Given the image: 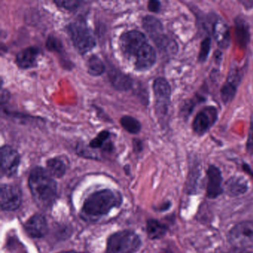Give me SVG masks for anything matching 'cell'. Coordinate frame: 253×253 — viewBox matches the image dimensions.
<instances>
[{
  "label": "cell",
  "instance_id": "6da1fadb",
  "mask_svg": "<svg viewBox=\"0 0 253 253\" xmlns=\"http://www.w3.org/2000/svg\"><path fill=\"white\" fill-rule=\"evenodd\" d=\"M29 184L32 196L39 207L44 209L51 207L57 197V183L47 170L41 167L33 169Z\"/></svg>",
  "mask_w": 253,
  "mask_h": 253
},
{
  "label": "cell",
  "instance_id": "7a4b0ae2",
  "mask_svg": "<svg viewBox=\"0 0 253 253\" xmlns=\"http://www.w3.org/2000/svg\"><path fill=\"white\" fill-rule=\"evenodd\" d=\"M121 203V194L110 189H103L88 197L84 202L83 210L88 215H103L112 209L120 207Z\"/></svg>",
  "mask_w": 253,
  "mask_h": 253
},
{
  "label": "cell",
  "instance_id": "3957f363",
  "mask_svg": "<svg viewBox=\"0 0 253 253\" xmlns=\"http://www.w3.org/2000/svg\"><path fill=\"white\" fill-rule=\"evenodd\" d=\"M140 245L141 241L137 234L129 230L121 231L109 237L106 253H134Z\"/></svg>",
  "mask_w": 253,
  "mask_h": 253
},
{
  "label": "cell",
  "instance_id": "277c9868",
  "mask_svg": "<svg viewBox=\"0 0 253 253\" xmlns=\"http://www.w3.org/2000/svg\"><path fill=\"white\" fill-rule=\"evenodd\" d=\"M68 32L78 52L84 54L92 50L96 45L92 32L82 22H75L68 26Z\"/></svg>",
  "mask_w": 253,
  "mask_h": 253
},
{
  "label": "cell",
  "instance_id": "5b68a950",
  "mask_svg": "<svg viewBox=\"0 0 253 253\" xmlns=\"http://www.w3.org/2000/svg\"><path fill=\"white\" fill-rule=\"evenodd\" d=\"M228 241L234 248L247 250L253 247V221L240 222L228 233Z\"/></svg>",
  "mask_w": 253,
  "mask_h": 253
},
{
  "label": "cell",
  "instance_id": "8992f818",
  "mask_svg": "<svg viewBox=\"0 0 253 253\" xmlns=\"http://www.w3.org/2000/svg\"><path fill=\"white\" fill-rule=\"evenodd\" d=\"M147 42L146 36L138 31H130L126 32L120 39L121 49L123 52L128 57L137 55L139 50Z\"/></svg>",
  "mask_w": 253,
  "mask_h": 253
},
{
  "label": "cell",
  "instance_id": "52a82bcc",
  "mask_svg": "<svg viewBox=\"0 0 253 253\" xmlns=\"http://www.w3.org/2000/svg\"><path fill=\"white\" fill-rule=\"evenodd\" d=\"M22 204V192L17 186L3 184L0 190V205L2 210L14 211Z\"/></svg>",
  "mask_w": 253,
  "mask_h": 253
},
{
  "label": "cell",
  "instance_id": "ba28073f",
  "mask_svg": "<svg viewBox=\"0 0 253 253\" xmlns=\"http://www.w3.org/2000/svg\"><path fill=\"white\" fill-rule=\"evenodd\" d=\"M20 163L18 152L11 146H4L1 149V171L7 177L14 176L17 173Z\"/></svg>",
  "mask_w": 253,
  "mask_h": 253
},
{
  "label": "cell",
  "instance_id": "9c48e42d",
  "mask_svg": "<svg viewBox=\"0 0 253 253\" xmlns=\"http://www.w3.org/2000/svg\"><path fill=\"white\" fill-rule=\"evenodd\" d=\"M217 112L215 108L208 106L204 108L195 117L193 121L194 131L198 134H205L217 121Z\"/></svg>",
  "mask_w": 253,
  "mask_h": 253
},
{
  "label": "cell",
  "instance_id": "30bf717a",
  "mask_svg": "<svg viewBox=\"0 0 253 253\" xmlns=\"http://www.w3.org/2000/svg\"><path fill=\"white\" fill-rule=\"evenodd\" d=\"M207 174V178H208L207 196L210 199H214L220 196L223 192L221 171L217 167L211 165L209 167Z\"/></svg>",
  "mask_w": 253,
  "mask_h": 253
},
{
  "label": "cell",
  "instance_id": "8fae6325",
  "mask_svg": "<svg viewBox=\"0 0 253 253\" xmlns=\"http://www.w3.org/2000/svg\"><path fill=\"white\" fill-rule=\"evenodd\" d=\"M156 62V53L152 45L146 42L135 56V67L138 71L151 69Z\"/></svg>",
  "mask_w": 253,
  "mask_h": 253
},
{
  "label": "cell",
  "instance_id": "7c38bea8",
  "mask_svg": "<svg viewBox=\"0 0 253 253\" xmlns=\"http://www.w3.org/2000/svg\"><path fill=\"white\" fill-rule=\"evenodd\" d=\"M25 229L30 236L42 238L48 230L46 220L42 214H35L27 220L25 224Z\"/></svg>",
  "mask_w": 253,
  "mask_h": 253
},
{
  "label": "cell",
  "instance_id": "4fadbf2b",
  "mask_svg": "<svg viewBox=\"0 0 253 253\" xmlns=\"http://www.w3.org/2000/svg\"><path fill=\"white\" fill-rule=\"evenodd\" d=\"M153 90L158 107H167L171 96V87L167 81L161 78L155 80Z\"/></svg>",
  "mask_w": 253,
  "mask_h": 253
},
{
  "label": "cell",
  "instance_id": "5bb4252c",
  "mask_svg": "<svg viewBox=\"0 0 253 253\" xmlns=\"http://www.w3.org/2000/svg\"><path fill=\"white\" fill-rule=\"evenodd\" d=\"M248 190V183L244 177L233 176L226 180L223 186V192L229 196L238 197L246 193Z\"/></svg>",
  "mask_w": 253,
  "mask_h": 253
},
{
  "label": "cell",
  "instance_id": "9a60e30c",
  "mask_svg": "<svg viewBox=\"0 0 253 253\" xmlns=\"http://www.w3.org/2000/svg\"><path fill=\"white\" fill-rule=\"evenodd\" d=\"M39 54V49L36 47L25 48L17 54L16 63L20 69H28L35 67Z\"/></svg>",
  "mask_w": 253,
  "mask_h": 253
},
{
  "label": "cell",
  "instance_id": "2e32d148",
  "mask_svg": "<svg viewBox=\"0 0 253 253\" xmlns=\"http://www.w3.org/2000/svg\"><path fill=\"white\" fill-rule=\"evenodd\" d=\"M143 26L156 44L161 42L166 37L163 34L164 28H163L162 23L156 17L146 16L143 18Z\"/></svg>",
  "mask_w": 253,
  "mask_h": 253
},
{
  "label": "cell",
  "instance_id": "e0dca14e",
  "mask_svg": "<svg viewBox=\"0 0 253 253\" xmlns=\"http://www.w3.org/2000/svg\"><path fill=\"white\" fill-rule=\"evenodd\" d=\"M213 35L219 47L226 48L230 45V35L227 25L221 19L214 22L213 26Z\"/></svg>",
  "mask_w": 253,
  "mask_h": 253
},
{
  "label": "cell",
  "instance_id": "ac0fdd59",
  "mask_svg": "<svg viewBox=\"0 0 253 253\" xmlns=\"http://www.w3.org/2000/svg\"><path fill=\"white\" fill-rule=\"evenodd\" d=\"M109 79L112 85L118 90H128L131 86V80L129 77L124 75L121 71L112 69L109 72Z\"/></svg>",
  "mask_w": 253,
  "mask_h": 253
},
{
  "label": "cell",
  "instance_id": "d6986e66",
  "mask_svg": "<svg viewBox=\"0 0 253 253\" xmlns=\"http://www.w3.org/2000/svg\"><path fill=\"white\" fill-rule=\"evenodd\" d=\"M235 35L240 46L245 48L250 41V32L248 25L242 19L235 20Z\"/></svg>",
  "mask_w": 253,
  "mask_h": 253
},
{
  "label": "cell",
  "instance_id": "ffe728a7",
  "mask_svg": "<svg viewBox=\"0 0 253 253\" xmlns=\"http://www.w3.org/2000/svg\"><path fill=\"white\" fill-rule=\"evenodd\" d=\"M167 232V227L164 223L154 219L148 220L146 223V232L150 239H160L166 235Z\"/></svg>",
  "mask_w": 253,
  "mask_h": 253
},
{
  "label": "cell",
  "instance_id": "44dd1931",
  "mask_svg": "<svg viewBox=\"0 0 253 253\" xmlns=\"http://www.w3.org/2000/svg\"><path fill=\"white\" fill-rule=\"evenodd\" d=\"M46 165L47 171L52 177H60L66 173V163L58 157L48 160Z\"/></svg>",
  "mask_w": 253,
  "mask_h": 253
},
{
  "label": "cell",
  "instance_id": "7402d4cb",
  "mask_svg": "<svg viewBox=\"0 0 253 253\" xmlns=\"http://www.w3.org/2000/svg\"><path fill=\"white\" fill-rule=\"evenodd\" d=\"M88 72L91 76H100L106 70L104 63L97 56L93 55L88 59L87 63Z\"/></svg>",
  "mask_w": 253,
  "mask_h": 253
},
{
  "label": "cell",
  "instance_id": "603a6c76",
  "mask_svg": "<svg viewBox=\"0 0 253 253\" xmlns=\"http://www.w3.org/2000/svg\"><path fill=\"white\" fill-rule=\"evenodd\" d=\"M121 124L124 129L126 130L131 134H135L140 132L141 130V124L135 118L133 117L124 116L121 120Z\"/></svg>",
  "mask_w": 253,
  "mask_h": 253
},
{
  "label": "cell",
  "instance_id": "cb8c5ba5",
  "mask_svg": "<svg viewBox=\"0 0 253 253\" xmlns=\"http://www.w3.org/2000/svg\"><path fill=\"white\" fill-rule=\"evenodd\" d=\"M238 85L231 82L229 81H226L224 85L222 87L220 91V95H221L222 101L225 104H227L229 102L233 100L235 94H236V88Z\"/></svg>",
  "mask_w": 253,
  "mask_h": 253
},
{
  "label": "cell",
  "instance_id": "d4e9b609",
  "mask_svg": "<svg viewBox=\"0 0 253 253\" xmlns=\"http://www.w3.org/2000/svg\"><path fill=\"white\" fill-rule=\"evenodd\" d=\"M210 48H211V40L210 38H206L201 42V50L198 55V61L203 63L207 60L210 54Z\"/></svg>",
  "mask_w": 253,
  "mask_h": 253
},
{
  "label": "cell",
  "instance_id": "484cf974",
  "mask_svg": "<svg viewBox=\"0 0 253 253\" xmlns=\"http://www.w3.org/2000/svg\"><path fill=\"white\" fill-rule=\"evenodd\" d=\"M110 133L108 131H103L99 133L98 135L97 136L96 138L93 139L90 142V147L92 149H100L104 144L105 142L109 138Z\"/></svg>",
  "mask_w": 253,
  "mask_h": 253
},
{
  "label": "cell",
  "instance_id": "4316f807",
  "mask_svg": "<svg viewBox=\"0 0 253 253\" xmlns=\"http://www.w3.org/2000/svg\"><path fill=\"white\" fill-rule=\"evenodd\" d=\"M46 47L50 51H60L62 48L61 42L57 38L50 37L47 41Z\"/></svg>",
  "mask_w": 253,
  "mask_h": 253
},
{
  "label": "cell",
  "instance_id": "83f0119b",
  "mask_svg": "<svg viewBox=\"0 0 253 253\" xmlns=\"http://www.w3.org/2000/svg\"><path fill=\"white\" fill-rule=\"evenodd\" d=\"M56 4L58 6L66 8L67 10H74L78 8L81 5V2L78 1H55Z\"/></svg>",
  "mask_w": 253,
  "mask_h": 253
},
{
  "label": "cell",
  "instance_id": "f1b7e54d",
  "mask_svg": "<svg viewBox=\"0 0 253 253\" xmlns=\"http://www.w3.org/2000/svg\"><path fill=\"white\" fill-rule=\"evenodd\" d=\"M247 150L249 154L253 155V114L250 122V131L247 142Z\"/></svg>",
  "mask_w": 253,
  "mask_h": 253
},
{
  "label": "cell",
  "instance_id": "f546056e",
  "mask_svg": "<svg viewBox=\"0 0 253 253\" xmlns=\"http://www.w3.org/2000/svg\"><path fill=\"white\" fill-rule=\"evenodd\" d=\"M148 8L152 12H158L161 8V3L158 1H150L148 4Z\"/></svg>",
  "mask_w": 253,
  "mask_h": 253
},
{
  "label": "cell",
  "instance_id": "4dcf8cb0",
  "mask_svg": "<svg viewBox=\"0 0 253 253\" xmlns=\"http://www.w3.org/2000/svg\"><path fill=\"white\" fill-rule=\"evenodd\" d=\"M243 169H244V170L246 172L248 173V174H250V176L253 177V171H252L251 169L250 168V167H249L247 164H244V165H243Z\"/></svg>",
  "mask_w": 253,
  "mask_h": 253
},
{
  "label": "cell",
  "instance_id": "1f68e13d",
  "mask_svg": "<svg viewBox=\"0 0 253 253\" xmlns=\"http://www.w3.org/2000/svg\"><path fill=\"white\" fill-rule=\"evenodd\" d=\"M229 253H247L246 250H238V249H234L232 251Z\"/></svg>",
  "mask_w": 253,
  "mask_h": 253
},
{
  "label": "cell",
  "instance_id": "d6a6232c",
  "mask_svg": "<svg viewBox=\"0 0 253 253\" xmlns=\"http://www.w3.org/2000/svg\"><path fill=\"white\" fill-rule=\"evenodd\" d=\"M78 253V252H63V253Z\"/></svg>",
  "mask_w": 253,
  "mask_h": 253
},
{
  "label": "cell",
  "instance_id": "836d02e7",
  "mask_svg": "<svg viewBox=\"0 0 253 253\" xmlns=\"http://www.w3.org/2000/svg\"><path fill=\"white\" fill-rule=\"evenodd\" d=\"M171 253V252L168 251V252H167V253Z\"/></svg>",
  "mask_w": 253,
  "mask_h": 253
}]
</instances>
